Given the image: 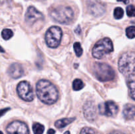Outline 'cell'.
Here are the masks:
<instances>
[{"label":"cell","mask_w":135,"mask_h":134,"mask_svg":"<svg viewBox=\"0 0 135 134\" xmlns=\"http://www.w3.org/2000/svg\"><path fill=\"white\" fill-rule=\"evenodd\" d=\"M36 92L38 99L47 105L54 104L59 97L56 87L48 80H40L36 84Z\"/></svg>","instance_id":"1"},{"label":"cell","mask_w":135,"mask_h":134,"mask_svg":"<svg viewBox=\"0 0 135 134\" xmlns=\"http://www.w3.org/2000/svg\"><path fill=\"white\" fill-rule=\"evenodd\" d=\"M119 70L126 78L135 76V55L134 52L123 54L118 63Z\"/></svg>","instance_id":"2"},{"label":"cell","mask_w":135,"mask_h":134,"mask_svg":"<svg viewBox=\"0 0 135 134\" xmlns=\"http://www.w3.org/2000/svg\"><path fill=\"white\" fill-rule=\"evenodd\" d=\"M50 16L58 23L68 24L73 20L74 12L70 7L59 6L50 11Z\"/></svg>","instance_id":"3"},{"label":"cell","mask_w":135,"mask_h":134,"mask_svg":"<svg viewBox=\"0 0 135 134\" xmlns=\"http://www.w3.org/2000/svg\"><path fill=\"white\" fill-rule=\"evenodd\" d=\"M93 73L100 81H109L115 78V71L106 63H95L93 65Z\"/></svg>","instance_id":"4"},{"label":"cell","mask_w":135,"mask_h":134,"mask_svg":"<svg viewBox=\"0 0 135 134\" xmlns=\"http://www.w3.org/2000/svg\"><path fill=\"white\" fill-rule=\"evenodd\" d=\"M113 51V45L109 38L100 39L94 45L92 49V55L96 59H102L105 55Z\"/></svg>","instance_id":"5"},{"label":"cell","mask_w":135,"mask_h":134,"mask_svg":"<svg viewBox=\"0 0 135 134\" xmlns=\"http://www.w3.org/2000/svg\"><path fill=\"white\" fill-rule=\"evenodd\" d=\"M62 34V30L59 26H51L50 28L45 35L47 45L51 48L57 47L61 41Z\"/></svg>","instance_id":"6"},{"label":"cell","mask_w":135,"mask_h":134,"mask_svg":"<svg viewBox=\"0 0 135 134\" xmlns=\"http://www.w3.org/2000/svg\"><path fill=\"white\" fill-rule=\"evenodd\" d=\"M17 93L21 99L26 102L33 101L34 98V91L30 83L26 81H22L18 84L17 88Z\"/></svg>","instance_id":"7"},{"label":"cell","mask_w":135,"mask_h":134,"mask_svg":"<svg viewBox=\"0 0 135 134\" xmlns=\"http://www.w3.org/2000/svg\"><path fill=\"white\" fill-rule=\"evenodd\" d=\"M118 106L113 101H108L98 105V111L101 115L106 116H114L118 112Z\"/></svg>","instance_id":"8"},{"label":"cell","mask_w":135,"mask_h":134,"mask_svg":"<svg viewBox=\"0 0 135 134\" xmlns=\"http://www.w3.org/2000/svg\"><path fill=\"white\" fill-rule=\"evenodd\" d=\"M7 134H29V130L26 123L21 121H13L6 128Z\"/></svg>","instance_id":"9"},{"label":"cell","mask_w":135,"mask_h":134,"mask_svg":"<svg viewBox=\"0 0 135 134\" xmlns=\"http://www.w3.org/2000/svg\"><path fill=\"white\" fill-rule=\"evenodd\" d=\"M88 9L90 13L96 17L103 15L105 11V5L101 0H88Z\"/></svg>","instance_id":"10"},{"label":"cell","mask_w":135,"mask_h":134,"mask_svg":"<svg viewBox=\"0 0 135 134\" xmlns=\"http://www.w3.org/2000/svg\"><path fill=\"white\" fill-rule=\"evenodd\" d=\"M43 19V14L37 10L35 7L31 6L28 8L25 14V21L28 24L32 26L38 21L42 20Z\"/></svg>","instance_id":"11"},{"label":"cell","mask_w":135,"mask_h":134,"mask_svg":"<svg viewBox=\"0 0 135 134\" xmlns=\"http://www.w3.org/2000/svg\"><path fill=\"white\" fill-rule=\"evenodd\" d=\"M83 113L87 120L90 122H94L97 116L94 102L90 101L86 102L83 106Z\"/></svg>","instance_id":"12"},{"label":"cell","mask_w":135,"mask_h":134,"mask_svg":"<svg viewBox=\"0 0 135 134\" xmlns=\"http://www.w3.org/2000/svg\"><path fill=\"white\" fill-rule=\"evenodd\" d=\"M8 74L12 78L18 79L23 76V68L18 63H13L9 66L8 69Z\"/></svg>","instance_id":"13"},{"label":"cell","mask_w":135,"mask_h":134,"mask_svg":"<svg viewBox=\"0 0 135 134\" xmlns=\"http://www.w3.org/2000/svg\"><path fill=\"white\" fill-rule=\"evenodd\" d=\"M123 114L126 120H133L134 118L135 108L131 104H127L123 110Z\"/></svg>","instance_id":"14"},{"label":"cell","mask_w":135,"mask_h":134,"mask_svg":"<svg viewBox=\"0 0 135 134\" xmlns=\"http://www.w3.org/2000/svg\"><path fill=\"white\" fill-rule=\"evenodd\" d=\"M127 85L129 89V95L133 100L135 99V76H131L126 78Z\"/></svg>","instance_id":"15"},{"label":"cell","mask_w":135,"mask_h":134,"mask_svg":"<svg viewBox=\"0 0 135 134\" xmlns=\"http://www.w3.org/2000/svg\"><path fill=\"white\" fill-rule=\"evenodd\" d=\"M75 120V118H63V119L56 121L55 123V126L57 128H63V127H66L71 123H72Z\"/></svg>","instance_id":"16"},{"label":"cell","mask_w":135,"mask_h":134,"mask_svg":"<svg viewBox=\"0 0 135 134\" xmlns=\"http://www.w3.org/2000/svg\"><path fill=\"white\" fill-rule=\"evenodd\" d=\"M44 126L40 123H34L32 126V130L34 134H42L44 131Z\"/></svg>","instance_id":"17"},{"label":"cell","mask_w":135,"mask_h":134,"mask_svg":"<svg viewBox=\"0 0 135 134\" xmlns=\"http://www.w3.org/2000/svg\"><path fill=\"white\" fill-rule=\"evenodd\" d=\"M84 87V83L80 79H75L73 82V88L75 91H79Z\"/></svg>","instance_id":"18"},{"label":"cell","mask_w":135,"mask_h":134,"mask_svg":"<svg viewBox=\"0 0 135 134\" xmlns=\"http://www.w3.org/2000/svg\"><path fill=\"white\" fill-rule=\"evenodd\" d=\"M1 35L5 40H8L13 36V32L10 29H4L1 32Z\"/></svg>","instance_id":"19"},{"label":"cell","mask_w":135,"mask_h":134,"mask_svg":"<svg viewBox=\"0 0 135 134\" xmlns=\"http://www.w3.org/2000/svg\"><path fill=\"white\" fill-rule=\"evenodd\" d=\"M124 15V11L121 7H116L113 12V16L115 19H121Z\"/></svg>","instance_id":"20"},{"label":"cell","mask_w":135,"mask_h":134,"mask_svg":"<svg viewBox=\"0 0 135 134\" xmlns=\"http://www.w3.org/2000/svg\"><path fill=\"white\" fill-rule=\"evenodd\" d=\"M73 47L76 55L78 57H80V56L83 55V48H82L81 45H80V43H79V42H76V43H74Z\"/></svg>","instance_id":"21"},{"label":"cell","mask_w":135,"mask_h":134,"mask_svg":"<svg viewBox=\"0 0 135 134\" xmlns=\"http://www.w3.org/2000/svg\"><path fill=\"white\" fill-rule=\"evenodd\" d=\"M126 35L130 39H133L135 37V27L134 26H131L126 29Z\"/></svg>","instance_id":"22"},{"label":"cell","mask_w":135,"mask_h":134,"mask_svg":"<svg viewBox=\"0 0 135 134\" xmlns=\"http://www.w3.org/2000/svg\"><path fill=\"white\" fill-rule=\"evenodd\" d=\"M127 14L129 17H133L135 14V8L133 5H130L127 7Z\"/></svg>","instance_id":"23"},{"label":"cell","mask_w":135,"mask_h":134,"mask_svg":"<svg viewBox=\"0 0 135 134\" xmlns=\"http://www.w3.org/2000/svg\"><path fill=\"white\" fill-rule=\"evenodd\" d=\"M80 134H98L93 129L88 127H85L82 129Z\"/></svg>","instance_id":"24"},{"label":"cell","mask_w":135,"mask_h":134,"mask_svg":"<svg viewBox=\"0 0 135 134\" xmlns=\"http://www.w3.org/2000/svg\"><path fill=\"white\" fill-rule=\"evenodd\" d=\"M9 108H7V109H3V110H0V117L1 116L3 115L5 113H6L8 111V110H9Z\"/></svg>","instance_id":"25"},{"label":"cell","mask_w":135,"mask_h":134,"mask_svg":"<svg viewBox=\"0 0 135 134\" xmlns=\"http://www.w3.org/2000/svg\"><path fill=\"white\" fill-rule=\"evenodd\" d=\"M55 133V130H53V129H50V130L47 131V134H54Z\"/></svg>","instance_id":"26"},{"label":"cell","mask_w":135,"mask_h":134,"mask_svg":"<svg viewBox=\"0 0 135 134\" xmlns=\"http://www.w3.org/2000/svg\"><path fill=\"white\" fill-rule=\"evenodd\" d=\"M117 1H119V2H123L125 4H127L129 3V0H117Z\"/></svg>","instance_id":"27"},{"label":"cell","mask_w":135,"mask_h":134,"mask_svg":"<svg viewBox=\"0 0 135 134\" xmlns=\"http://www.w3.org/2000/svg\"><path fill=\"white\" fill-rule=\"evenodd\" d=\"M109 134H125L123 133H121V132H113V133H111Z\"/></svg>","instance_id":"28"},{"label":"cell","mask_w":135,"mask_h":134,"mask_svg":"<svg viewBox=\"0 0 135 134\" xmlns=\"http://www.w3.org/2000/svg\"><path fill=\"white\" fill-rule=\"evenodd\" d=\"M0 52H1V53L5 52V50L3 49V48H2V47H1V45H0Z\"/></svg>","instance_id":"29"},{"label":"cell","mask_w":135,"mask_h":134,"mask_svg":"<svg viewBox=\"0 0 135 134\" xmlns=\"http://www.w3.org/2000/svg\"><path fill=\"white\" fill-rule=\"evenodd\" d=\"M64 134H70V132L69 131H66Z\"/></svg>","instance_id":"30"},{"label":"cell","mask_w":135,"mask_h":134,"mask_svg":"<svg viewBox=\"0 0 135 134\" xmlns=\"http://www.w3.org/2000/svg\"><path fill=\"white\" fill-rule=\"evenodd\" d=\"M0 134H3V132H2V131H0Z\"/></svg>","instance_id":"31"}]
</instances>
